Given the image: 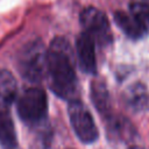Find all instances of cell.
I'll return each mask as SVG.
<instances>
[{
  "instance_id": "8fae6325",
  "label": "cell",
  "mask_w": 149,
  "mask_h": 149,
  "mask_svg": "<svg viewBox=\"0 0 149 149\" xmlns=\"http://www.w3.org/2000/svg\"><path fill=\"white\" fill-rule=\"evenodd\" d=\"M91 98L100 114L108 118L111 115L109 95L105 84L100 80H94L91 84Z\"/></svg>"
},
{
  "instance_id": "ba28073f",
  "label": "cell",
  "mask_w": 149,
  "mask_h": 149,
  "mask_svg": "<svg viewBox=\"0 0 149 149\" xmlns=\"http://www.w3.org/2000/svg\"><path fill=\"white\" fill-rule=\"evenodd\" d=\"M107 129L112 137L120 141H129L135 135V130L127 119L112 114L107 118Z\"/></svg>"
},
{
  "instance_id": "277c9868",
  "label": "cell",
  "mask_w": 149,
  "mask_h": 149,
  "mask_svg": "<svg viewBox=\"0 0 149 149\" xmlns=\"http://www.w3.org/2000/svg\"><path fill=\"white\" fill-rule=\"evenodd\" d=\"M69 119L77 137L84 143H93L98 139V128L87 109V107L78 99L69 101Z\"/></svg>"
},
{
  "instance_id": "4fadbf2b",
  "label": "cell",
  "mask_w": 149,
  "mask_h": 149,
  "mask_svg": "<svg viewBox=\"0 0 149 149\" xmlns=\"http://www.w3.org/2000/svg\"><path fill=\"white\" fill-rule=\"evenodd\" d=\"M129 13L136 19L143 22L146 26L149 24V0H132L129 5Z\"/></svg>"
},
{
  "instance_id": "7a4b0ae2",
  "label": "cell",
  "mask_w": 149,
  "mask_h": 149,
  "mask_svg": "<svg viewBox=\"0 0 149 149\" xmlns=\"http://www.w3.org/2000/svg\"><path fill=\"white\" fill-rule=\"evenodd\" d=\"M47 59L48 49L40 40H33L20 50L17 69L26 80L38 83L47 73Z\"/></svg>"
},
{
  "instance_id": "9c48e42d",
  "label": "cell",
  "mask_w": 149,
  "mask_h": 149,
  "mask_svg": "<svg viewBox=\"0 0 149 149\" xmlns=\"http://www.w3.org/2000/svg\"><path fill=\"white\" fill-rule=\"evenodd\" d=\"M17 85L15 77L5 69H0V107H8L15 100Z\"/></svg>"
},
{
  "instance_id": "5bb4252c",
  "label": "cell",
  "mask_w": 149,
  "mask_h": 149,
  "mask_svg": "<svg viewBox=\"0 0 149 149\" xmlns=\"http://www.w3.org/2000/svg\"><path fill=\"white\" fill-rule=\"evenodd\" d=\"M129 149H142L141 147H137V146H133V147H130Z\"/></svg>"
},
{
  "instance_id": "52a82bcc",
  "label": "cell",
  "mask_w": 149,
  "mask_h": 149,
  "mask_svg": "<svg viewBox=\"0 0 149 149\" xmlns=\"http://www.w3.org/2000/svg\"><path fill=\"white\" fill-rule=\"evenodd\" d=\"M114 20H115V23L119 26V28L127 36L132 38H140L147 31L148 26H146L143 22H141L130 13H125L121 10L115 12Z\"/></svg>"
},
{
  "instance_id": "5b68a950",
  "label": "cell",
  "mask_w": 149,
  "mask_h": 149,
  "mask_svg": "<svg viewBox=\"0 0 149 149\" xmlns=\"http://www.w3.org/2000/svg\"><path fill=\"white\" fill-rule=\"evenodd\" d=\"M80 23L84 31L87 33L95 43L106 45L112 40L109 22L106 15L94 7H87L80 13Z\"/></svg>"
},
{
  "instance_id": "7c38bea8",
  "label": "cell",
  "mask_w": 149,
  "mask_h": 149,
  "mask_svg": "<svg viewBox=\"0 0 149 149\" xmlns=\"http://www.w3.org/2000/svg\"><path fill=\"white\" fill-rule=\"evenodd\" d=\"M125 101L133 111L144 109L148 105V93L146 87L140 83L132 85L125 92Z\"/></svg>"
},
{
  "instance_id": "8992f818",
  "label": "cell",
  "mask_w": 149,
  "mask_h": 149,
  "mask_svg": "<svg viewBox=\"0 0 149 149\" xmlns=\"http://www.w3.org/2000/svg\"><path fill=\"white\" fill-rule=\"evenodd\" d=\"M95 41L85 31H83L76 41V54L80 69L86 73L97 72Z\"/></svg>"
},
{
  "instance_id": "30bf717a",
  "label": "cell",
  "mask_w": 149,
  "mask_h": 149,
  "mask_svg": "<svg viewBox=\"0 0 149 149\" xmlns=\"http://www.w3.org/2000/svg\"><path fill=\"white\" fill-rule=\"evenodd\" d=\"M0 146L2 149H17L14 122L10 115L5 111L0 112Z\"/></svg>"
},
{
  "instance_id": "3957f363",
  "label": "cell",
  "mask_w": 149,
  "mask_h": 149,
  "mask_svg": "<svg viewBox=\"0 0 149 149\" xmlns=\"http://www.w3.org/2000/svg\"><path fill=\"white\" fill-rule=\"evenodd\" d=\"M17 114L27 125H37L47 115L48 99L45 92L40 87L24 90L17 99Z\"/></svg>"
},
{
  "instance_id": "6da1fadb",
  "label": "cell",
  "mask_w": 149,
  "mask_h": 149,
  "mask_svg": "<svg viewBox=\"0 0 149 149\" xmlns=\"http://www.w3.org/2000/svg\"><path fill=\"white\" fill-rule=\"evenodd\" d=\"M47 74L52 92L64 100L76 99L78 79L76 76L70 43L66 38L55 37L48 47Z\"/></svg>"
}]
</instances>
